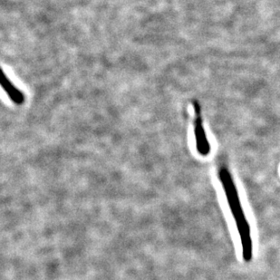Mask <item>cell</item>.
<instances>
[{"label":"cell","instance_id":"1","mask_svg":"<svg viewBox=\"0 0 280 280\" xmlns=\"http://www.w3.org/2000/svg\"><path fill=\"white\" fill-rule=\"evenodd\" d=\"M219 180L225 192L226 198L232 212L233 217L240 236L242 246V257L246 262H250L253 258V243L251 231L248 221L244 214L241 206L239 193L234 183L232 176L225 167L220 168L219 171Z\"/></svg>","mask_w":280,"mask_h":280},{"label":"cell","instance_id":"2","mask_svg":"<svg viewBox=\"0 0 280 280\" xmlns=\"http://www.w3.org/2000/svg\"><path fill=\"white\" fill-rule=\"evenodd\" d=\"M194 112H195V120H194V132L197 144V150L198 153L206 156L211 152V145L209 144L208 138L206 135L205 130L200 116V110L197 102L193 103Z\"/></svg>","mask_w":280,"mask_h":280},{"label":"cell","instance_id":"3","mask_svg":"<svg viewBox=\"0 0 280 280\" xmlns=\"http://www.w3.org/2000/svg\"><path fill=\"white\" fill-rule=\"evenodd\" d=\"M2 87L6 91L8 97L16 104H21L25 101V96L9 80L6 74L2 72V80H1Z\"/></svg>","mask_w":280,"mask_h":280}]
</instances>
